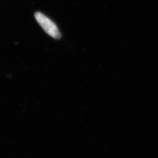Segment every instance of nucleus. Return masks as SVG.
<instances>
[{"mask_svg":"<svg viewBox=\"0 0 158 158\" xmlns=\"http://www.w3.org/2000/svg\"><path fill=\"white\" fill-rule=\"evenodd\" d=\"M35 18L46 34L56 40H59L61 38V34L56 25L49 18L40 12H36L35 14Z\"/></svg>","mask_w":158,"mask_h":158,"instance_id":"f257e3e1","label":"nucleus"}]
</instances>
